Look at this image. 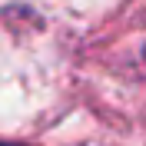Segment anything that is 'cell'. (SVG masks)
<instances>
[{"instance_id": "6da1fadb", "label": "cell", "mask_w": 146, "mask_h": 146, "mask_svg": "<svg viewBox=\"0 0 146 146\" xmlns=\"http://www.w3.org/2000/svg\"><path fill=\"white\" fill-rule=\"evenodd\" d=\"M0 146H3V143H0Z\"/></svg>"}]
</instances>
